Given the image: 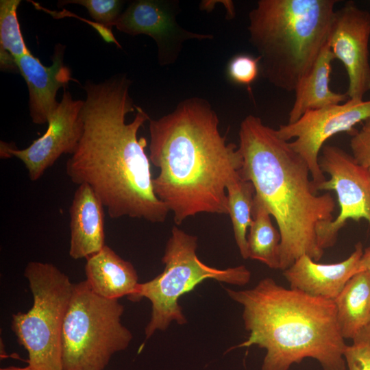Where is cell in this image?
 <instances>
[{"label":"cell","instance_id":"obj_23","mask_svg":"<svg viewBox=\"0 0 370 370\" xmlns=\"http://www.w3.org/2000/svg\"><path fill=\"white\" fill-rule=\"evenodd\" d=\"M74 3L84 6L97 23L111 29L122 14L124 1L119 0H69L59 1L58 5Z\"/></svg>","mask_w":370,"mask_h":370},{"label":"cell","instance_id":"obj_20","mask_svg":"<svg viewBox=\"0 0 370 370\" xmlns=\"http://www.w3.org/2000/svg\"><path fill=\"white\" fill-rule=\"evenodd\" d=\"M271 217L263 201L255 194L253 220L247 236L248 258L280 269L281 236Z\"/></svg>","mask_w":370,"mask_h":370},{"label":"cell","instance_id":"obj_5","mask_svg":"<svg viewBox=\"0 0 370 370\" xmlns=\"http://www.w3.org/2000/svg\"><path fill=\"white\" fill-rule=\"evenodd\" d=\"M336 0H259L249 13V42L262 76L295 91L327 45Z\"/></svg>","mask_w":370,"mask_h":370},{"label":"cell","instance_id":"obj_13","mask_svg":"<svg viewBox=\"0 0 370 370\" xmlns=\"http://www.w3.org/2000/svg\"><path fill=\"white\" fill-rule=\"evenodd\" d=\"M177 1L137 0L122 12L114 26L131 36L145 34L158 47V60L162 66L173 64L183 43L190 39H212L211 34H198L182 28L176 21Z\"/></svg>","mask_w":370,"mask_h":370},{"label":"cell","instance_id":"obj_15","mask_svg":"<svg viewBox=\"0 0 370 370\" xmlns=\"http://www.w3.org/2000/svg\"><path fill=\"white\" fill-rule=\"evenodd\" d=\"M363 252L362 245L358 242L347 259L336 263L320 264L303 255L284 270L283 275L291 288L334 300L351 278L362 271L360 262Z\"/></svg>","mask_w":370,"mask_h":370},{"label":"cell","instance_id":"obj_30","mask_svg":"<svg viewBox=\"0 0 370 370\" xmlns=\"http://www.w3.org/2000/svg\"><path fill=\"white\" fill-rule=\"evenodd\" d=\"M0 370H36L29 365L25 367H18L14 366H10L7 367L1 368Z\"/></svg>","mask_w":370,"mask_h":370},{"label":"cell","instance_id":"obj_24","mask_svg":"<svg viewBox=\"0 0 370 370\" xmlns=\"http://www.w3.org/2000/svg\"><path fill=\"white\" fill-rule=\"evenodd\" d=\"M260 70V58L247 54L234 56L227 66V75L233 83L245 86L251 91V85Z\"/></svg>","mask_w":370,"mask_h":370},{"label":"cell","instance_id":"obj_22","mask_svg":"<svg viewBox=\"0 0 370 370\" xmlns=\"http://www.w3.org/2000/svg\"><path fill=\"white\" fill-rule=\"evenodd\" d=\"M20 0L0 1V48L8 51L14 58L29 52L23 38L16 10Z\"/></svg>","mask_w":370,"mask_h":370},{"label":"cell","instance_id":"obj_12","mask_svg":"<svg viewBox=\"0 0 370 370\" xmlns=\"http://www.w3.org/2000/svg\"><path fill=\"white\" fill-rule=\"evenodd\" d=\"M370 12L348 1L332 16L327 45L343 64L349 99L362 100L370 91Z\"/></svg>","mask_w":370,"mask_h":370},{"label":"cell","instance_id":"obj_7","mask_svg":"<svg viewBox=\"0 0 370 370\" xmlns=\"http://www.w3.org/2000/svg\"><path fill=\"white\" fill-rule=\"evenodd\" d=\"M118 299L95 293L86 281L73 284L62 330L63 370H103L112 356L125 350L132 334L121 322Z\"/></svg>","mask_w":370,"mask_h":370},{"label":"cell","instance_id":"obj_9","mask_svg":"<svg viewBox=\"0 0 370 370\" xmlns=\"http://www.w3.org/2000/svg\"><path fill=\"white\" fill-rule=\"evenodd\" d=\"M321 151L319 166L330 178L315 188L317 191L334 190L340 206L338 215L317 230L318 245L325 250L334 245L348 220L365 219L370 225V173L338 147L324 145Z\"/></svg>","mask_w":370,"mask_h":370},{"label":"cell","instance_id":"obj_18","mask_svg":"<svg viewBox=\"0 0 370 370\" xmlns=\"http://www.w3.org/2000/svg\"><path fill=\"white\" fill-rule=\"evenodd\" d=\"M334 59L326 45L294 91L295 98L288 113V123L296 121L308 110L339 104L349 99L346 93L335 92L330 87L331 64Z\"/></svg>","mask_w":370,"mask_h":370},{"label":"cell","instance_id":"obj_25","mask_svg":"<svg viewBox=\"0 0 370 370\" xmlns=\"http://www.w3.org/2000/svg\"><path fill=\"white\" fill-rule=\"evenodd\" d=\"M350 148L355 160L370 173V118L351 133Z\"/></svg>","mask_w":370,"mask_h":370},{"label":"cell","instance_id":"obj_27","mask_svg":"<svg viewBox=\"0 0 370 370\" xmlns=\"http://www.w3.org/2000/svg\"><path fill=\"white\" fill-rule=\"evenodd\" d=\"M1 69L18 71L14 58L6 50L0 48Z\"/></svg>","mask_w":370,"mask_h":370},{"label":"cell","instance_id":"obj_8","mask_svg":"<svg viewBox=\"0 0 370 370\" xmlns=\"http://www.w3.org/2000/svg\"><path fill=\"white\" fill-rule=\"evenodd\" d=\"M24 275L33 306L12 315V330L28 353V365L36 370H63L62 330L74 284L48 262H28Z\"/></svg>","mask_w":370,"mask_h":370},{"label":"cell","instance_id":"obj_29","mask_svg":"<svg viewBox=\"0 0 370 370\" xmlns=\"http://www.w3.org/2000/svg\"><path fill=\"white\" fill-rule=\"evenodd\" d=\"M360 265L362 271H367L370 273V247L366 249L363 252Z\"/></svg>","mask_w":370,"mask_h":370},{"label":"cell","instance_id":"obj_1","mask_svg":"<svg viewBox=\"0 0 370 370\" xmlns=\"http://www.w3.org/2000/svg\"><path fill=\"white\" fill-rule=\"evenodd\" d=\"M130 86L123 74L100 83L86 82L83 131L66 172L73 183L92 189L110 218L163 223L169 210L153 190L147 140L137 137L150 119L136 106L134 119L125 122L126 115L135 110Z\"/></svg>","mask_w":370,"mask_h":370},{"label":"cell","instance_id":"obj_14","mask_svg":"<svg viewBox=\"0 0 370 370\" xmlns=\"http://www.w3.org/2000/svg\"><path fill=\"white\" fill-rule=\"evenodd\" d=\"M64 49L61 45L56 47L49 66H44L31 51L15 58L18 72L27 85L29 115L35 124L48 123L59 105L56 99L58 90L74 80L64 64Z\"/></svg>","mask_w":370,"mask_h":370},{"label":"cell","instance_id":"obj_28","mask_svg":"<svg viewBox=\"0 0 370 370\" xmlns=\"http://www.w3.org/2000/svg\"><path fill=\"white\" fill-rule=\"evenodd\" d=\"M352 341L353 342H363L370 345V321Z\"/></svg>","mask_w":370,"mask_h":370},{"label":"cell","instance_id":"obj_11","mask_svg":"<svg viewBox=\"0 0 370 370\" xmlns=\"http://www.w3.org/2000/svg\"><path fill=\"white\" fill-rule=\"evenodd\" d=\"M84 101L73 99L64 88L59 105L49 120L45 133L23 149L1 141V158L16 157L25 166L30 180L37 181L62 154H72L83 131L81 110Z\"/></svg>","mask_w":370,"mask_h":370},{"label":"cell","instance_id":"obj_2","mask_svg":"<svg viewBox=\"0 0 370 370\" xmlns=\"http://www.w3.org/2000/svg\"><path fill=\"white\" fill-rule=\"evenodd\" d=\"M210 103L193 97L149 119L150 162L160 171L153 190L177 225L200 213L228 214L226 189L241 176L243 156L227 143Z\"/></svg>","mask_w":370,"mask_h":370},{"label":"cell","instance_id":"obj_26","mask_svg":"<svg viewBox=\"0 0 370 370\" xmlns=\"http://www.w3.org/2000/svg\"><path fill=\"white\" fill-rule=\"evenodd\" d=\"M344 358L348 370H370V345L353 342L347 345Z\"/></svg>","mask_w":370,"mask_h":370},{"label":"cell","instance_id":"obj_19","mask_svg":"<svg viewBox=\"0 0 370 370\" xmlns=\"http://www.w3.org/2000/svg\"><path fill=\"white\" fill-rule=\"evenodd\" d=\"M344 339H354L370 321V273H356L334 300Z\"/></svg>","mask_w":370,"mask_h":370},{"label":"cell","instance_id":"obj_10","mask_svg":"<svg viewBox=\"0 0 370 370\" xmlns=\"http://www.w3.org/2000/svg\"><path fill=\"white\" fill-rule=\"evenodd\" d=\"M370 118V100L349 99L343 103L311 110L296 121L280 125L278 136L289 142L308 165L312 180L317 185L326 180L319 164L325 142L341 133H352L354 126Z\"/></svg>","mask_w":370,"mask_h":370},{"label":"cell","instance_id":"obj_21","mask_svg":"<svg viewBox=\"0 0 370 370\" xmlns=\"http://www.w3.org/2000/svg\"><path fill=\"white\" fill-rule=\"evenodd\" d=\"M226 193L234 238L241 256L247 259V236L253 220L255 189L251 182L240 176L228 184Z\"/></svg>","mask_w":370,"mask_h":370},{"label":"cell","instance_id":"obj_16","mask_svg":"<svg viewBox=\"0 0 370 370\" xmlns=\"http://www.w3.org/2000/svg\"><path fill=\"white\" fill-rule=\"evenodd\" d=\"M104 206L87 184L77 188L69 209V255L75 260L100 251L105 244Z\"/></svg>","mask_w":370,"mask_h":370},{"label":"cell","instance_id":"obj_3","mask_svg":"<svg viewBox=\"0 0 370 370\" xmlns=\"http://www.w3.org/2000/svg\"><path fill=\"white\" fill-rule=\"evenodd\" d=\"M238 136L243 160L240 175L251 182L278 227L280 269L303 255L319 261L324 250L318 245L317 230L334 220V198L329 193L318 194L304 159L260 117L247 116Z\"/></svg>","mask_w":370,"mask_h":370},{"label":"cell","instance_id":"obj_17","mask_svg":"<svg viewBox=\"0 0 370 370\" xmlns=\"http://www.w3.org/2000/svg\"><path fill=\"white\" fill-rule=\"evenodd\" d=\"M86 282L97 295L110 299L132 296L138 285L133 264L108 245L88 258L85 264Z\"/></svg>","mask_w":370,"mask_h":370},{"label":"cell","instance_id":"obj_4","mask_svg":"<svg viewBox=\"0 0 370 370\" xmlns=\"http://www.w3.org/2000/svg\"><path fill=\"white\" fill-rule=\"evenodd\" d=\"M243 308L246 341L235 347L257 345L266 350L261 370H288L306 358L323 370H345L347 345L336 318L334 300L286 288L271 278L251 288H226Z\"/></svg>","mask_w":370,"mask_h":370},{"label":"cell","instance_id":"obj_6","mask_svg":"<svg viewBox=\"0 0 370 370\" xmlns=\"http://www.w3.org/2000/svg\"><path fill=\"white\" fill-rule=\"evenodd\" d=\"M197 248V237L174 225L162 258L164 271L153 279L139 283L135 293L128 298L132 301L147 298L151 304V318L145 329L146 339L156 331L165 330L173 321L180 325L186 323L179 299L204 280L213 279L236 286L249 282L251 272L245 266L223 269L210 267L199 259Z\"/></svg>","mask_w":370,"mask_h":370}]
</instances>
